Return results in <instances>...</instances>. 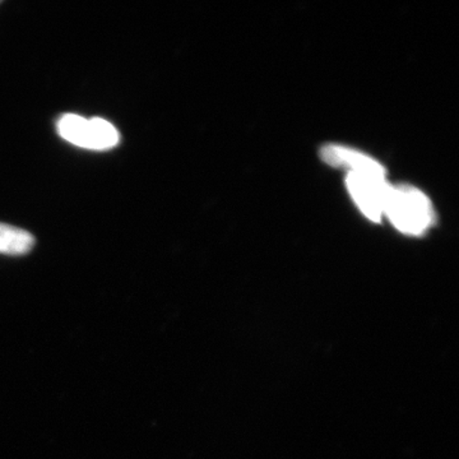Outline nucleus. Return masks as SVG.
<instances>
[{
  "label": "nucleus",
  "mask_w": 459,
  "mask_h": 459,
  "mask_svg": "<svg viewBox=\"0 0 459 459\" xmlns=\"http://www.w3.org/2000/svg\"><path fill=\"white\" fill-rule=\"evenodd\" d=\"M385 213L392 223L410 235H421L434 221V211L424 193L413 186H389L386 193Z\"/></svg>",
  "instance_id": "nucleus-1"
},
{
  "label": "nucleus",
  "mask_w": 459,
  "mask_h": 459,
  "mask_svg": "<svg viewBox=\"0 0 459 459\" xmlns=\"http://www.w3.org/2000/svg\"><path fill=\"white\" fill-rule=\"evenodd\" d=\"M60 137L74 146L93 151H108L117 147L120 134L113 124L101 117H86L65 114L56 124Z\"/></svg>",
  "instance_id": "nucleus-2"
},
{
  "label": "nucleus",
  "mask_w": 459,
  "mask_h": 459,
  "mask_svg": "<svg viewBox=\"0 0 459 459\" xmlns=\"http://www.w3.org/2000/svg\"><path fill=\"white\" fill-rule=\"evenodd\" d=\"M347 188L365 216L371 221L379 222L385 214L386 193L389 186L385 178L349 172Z\"/></svg>",
  "instance_id": "nucleus-3"
},
{
  "label": "nucleus",
  "mask_w": 459,
  "mask_h": 459,
  "mask_svg": "<svg viewBox=\"0 0 459 459\" xmlns=\"http://www.w3.org/2000/svg\"><path fill=\"white\" fill-rule=\"evenodd\" d=\"M320 157L323 161L337 168H349L350 172L358 174L371 175V177L385 178V170L379 162L371 157L342 146H325L320 151Z\"/></svg>",
  "instance_id": "nucleus-4"
},
{
  "label": "nucleus",
  "mask_w": 459,
  "mask_h": 459,
  "mask_svg": "<svg viewBox=\"0 0 459 459\" xmlns=\"http://www.w3.org/2000/svg\"><path fill=\"white\" fill-rule=\"evenodd\" d=\"M35 246V238L26 230L0 223V255H25Z\"/></svg>",
  "instance_id": "nucleus-5"
}]
</instances>
